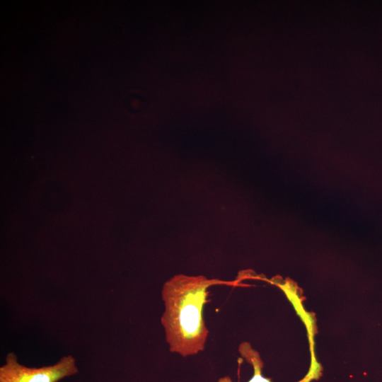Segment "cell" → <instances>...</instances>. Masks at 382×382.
Instances as JSON below:
<instances>
[{
    "instance_id": "6da1fadb",
    "label": "cell",
    "mask_w": 382,
    "mask_h": 382,
    "mask_svg": "<svg viewBox=\"0 0 382 382\" xmlns=\"http://www.w3.org/2000/svg\"><path fill=\"white\" fill-rule=\"evenodd\" d=\"M240 282L181 274L166 281L161 289L165 310L161 323L169 351L183 357L203 351L209 335L203 315L209 288L214 285L235 286Z\"/></svg>"
},
{
    "instance_id": "7a4b0ae2",
    "label": "cell",
    "mask_w": 382,
    "mask_h": 382,
    "mask_svg": "<svg viewBox=\"0 0 382 382\" xmlns=\"http://www.w3.org/2000/svg\"><path fill=\"white\" fill-rule=\"evenodd\" d=\"M78 371L76 359L71 355L62 357L52 365L28 367L18 361L15 353L9 352L5 364L0 367V382H58Z\"/></svg>"
},
{
    "instance_id": "3957f363",
    "label": "cell",
    "mask_w": 382,
    "mask_h": 382,
    "mask_svg": "<svg viewBox=\"0 0 382 382\" xmlns=\"http://www.w3.org/2000/svg\"><path fill=\"white\" fill-rule=\"evenodd\" d=\"M238 352L253 367V376L248 382H272L270 378L262 376V361L259 353L253 349L248 342L241 343L238 347ZM217 382H232V380L229 376H224L220 378Z\"/></svg>"
}]
</instances>
